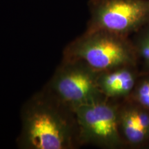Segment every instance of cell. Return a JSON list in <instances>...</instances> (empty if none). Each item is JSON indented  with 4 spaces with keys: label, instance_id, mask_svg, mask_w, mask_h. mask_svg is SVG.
Listing matches in <instances>:
<instances>
[{
    "label": "cell",
    "instance_id": "1",
    "mask_svg": "<svg viewBox=\"0 0 149 149\" xmlns=\"http://www.w3.org/2000/svg\"><path fill=\"white\" fill-rule=\"evenodd\" d=\"M20 149H75L81 146L75 113L44 87L22 106Z\"/></svg>",
    "mask_w": 149,
    "mask_h": 149
},
{
    "label": "cell",
    "instance_id": "2",
    "mask_svg": "<svg viewBox=\"0 0 149 149\" xmlns=\"http://www.w3.org/2000/svg\"><path fill=\"white\" fill-rule=\"evenodd\" d=\"M63 58L79 59L98 72L138 64L129 37L100 30H86L65 47Z\"/></svg>",
    "mask_w": 149,
    "mask_h": 149
},
{
    "label": "cell",
    "instance_id": "3",
    "mask_svg": "<svg viewBox=\"0 0 149 149\" xmlns=\"http://www.w3.org/2000/svg\"><path fill=\"white\" fill-rule=\"evenodd\" d=\"M99 72L79 59L62 58L45 88L72 110L107 97L98 86Z\"/></svg>",
    "mask_w": 149,
    "mask_h": 149
},
{
    "label": "cell",
    "instance_id": "4",
    "mask_svg": "<svg viewBox=\"0 0 149 149\" xmlns=\"http://www.w3.org/2000/svg\"><path fill=\"white\" fill-rule=\"evenodd\" d=\"M88 31L128 37L149 24V0H89Z\"/></svg>",
    "mask_w": 149,
    "mask_h": 149
},
{
    "label": "cell",
    "instance_id": "5",
    "mask_svg": "<svg viewBox=\"0 0 149 149\" xmlns=\"http://www.w3.org/2000/svg\"><path fill=\"white\" fill-rule=\"evenodd\" d=\"M118 106L119 102L105 98L74 110L81 146L105 149L126 146L119 128Z\"/></svg>",
    "mask_w": 149,
    "mask_h": 149
},
{
    "label": "cell",
    "instance_id": "6",
    "mask_svg": "<svg viewBox=\"0 0 149 149\" xmlns=\"http://www.w3.org/2000/svg\"><path fill=\"white\" fill-rule=\"evenodd\" d=\"M118 124L125 146L139 147L149 143V111L126 99L119 102Z\"/></svg>",
    "mask_w": 149,
    "mask_h": 149
},
{
    "label": "cell",
    "instance_id": "7",
    "mask_svg": "<svg viewBox=\"0 0 149 149\" xmlns=\"http://www.w3.org/2000/svg\"><path fill=\"white\" fill-rule=\"evenodd\" d=\"M139 77L137 66L119 67L99 72L98 86L105 97L120 102L129 97Z\"/></svg>",
    "mask_w": 149,
    "mask_h": 149
},
{
    "label": "cell",
    "instance_id": "8",
    "mask_svg": "<svg viewBox=\"0 0 149 149\" xmlns=\"http://www.w3.org/2000/svg\"><path fill=\"white\" fill-rule=\"evenodd\" d=\"M132 40L139 61L143 65L144 74H149V24L136 33Z\"/></svg>",
    "mask_w": 149,
    "mask_h": 149
},
{
    "label": "cell",
    "instance_id": "9",
    "mask_svg": "<svg viewBox=\"0 0 149 149\" xmlns=\"http://www.w3.org/2000/svg\"><path fill=\"white\" fill-rule=\"evenodd\" d=\"M128 100L149 111V74L139 77Z\"/></svg>",
    "mask_w": 149,
    "mask_h": 149
}]
</instances>
